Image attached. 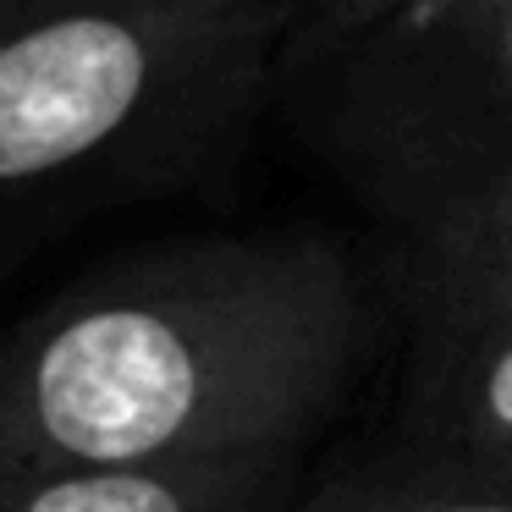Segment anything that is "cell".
I'll return each instance as SVG.
<instances>
[{"label": "cell", "mask_w": 512, "mask_h": 512, "mask_svg": "<svg viewBox=\"0 0 512 512\" xmlns=\"http://www.w3.org/2000/svg\"><path fill=\"white\" fill-rule=\"evenodd\" d=\"M364 347V292L320 232L133 259L0 347V468L292 457Z\"/></svg>", "instance_id": "6da1fadb"}, {"label": "cell", "mask_w": 512, "mask_h": 512, "mask_svg": "<svg viewBox=\"0 0 512 512\" xmlns=\"http://www.w3.org/2000/svg\"><path fill=\"white\" fill-rule=\"evenodd\" d=\"M292 0H56L0 23V199L248 100Z\"/></svg>", "instance_id": "7a4b0ae2"}, {"label": "cell", "mask_w": 512, "mask_h": 512, "mask_svg": "<svg viewBox=\"0 0 512 512\" xmlns=\"http://www.w3.org/2000/svg\"><path fill=\"white\" fill-rule=\"evenodd\" d=\"M314 67L331 166L408 237L512 171V0H413Z\"/></svg>", "instance_id": "3957f363"}, {"label": "cell", "mask_w": 512, "mask_h": 512, "mask_svg": "<svg viewBox=\"0 0 512 512\" xmlns=\"http://www.w3.org/2000/svg\"><path fill=\"white\" fill-rule=\"evenodd\" d=\"M413 243L408 457L512 474V171Z\"/></svg>", "instance_id": "277c9868"}, {"label": "cell", "mask_w": 512, "mask_h": 512, "mask_svg": "<svg viewBox=\"0 0 512 512\" xmlns=\"http://www.w3.org/2000/svg\"><path fill=\"white\" fill-rule=\"evenodd\" d=\"M292 457L0 468V512H270Z\"/></svg>", "instance_id": "5b68a950"}, {"label": "cell", "mask_w": 512, "mask_h": 512, "mask_svg": "<svg viewBox=\"0 0 512 512\" xmlns=\"http://www.w3.org/2000/svg\"><path fill=\"white\" fill-rule=\"evenodd\" d=\"M298 512H512V474L391 452L325 479Z\"/></svg>", "instance_id": "8992f818"}, {"label": "cell", "mask_w": 512, "mask_h": 512, "mask_svg": "<svg viewBox=\"0 0 512 512\" xmlns=\"http://www.w3.org/2000/svg\"><path fill=\"white\" fill-rule=\"evenodd\" d=\"M413 0H309V28H303V61L325 56V50L358 39L364 28H375L380 17L402 12Z\"/></svg>", "instance_id": "52a82bcc"}, {"label": "cell", "mask_w": 512, "mask_h": 512, "mask_svg": "<svg viewBox=\"0 0 512 512\" xmlns=\"http://www.w3.org/2000/svg\"><path fill=\"white\" fill-rule=\"evenodd\" d=\"M23 6H28V0H0V23H6V17H17Z\"/></svg>", "instance_id": "ba28073f"}]
</instances>
